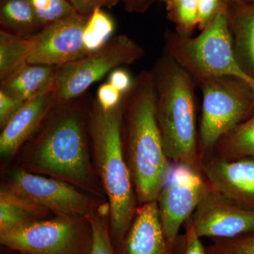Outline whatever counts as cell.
<instances>
[{"mask_svg":"<svg viewBox=\"0 0 254 254\" xmlns=\"http://www.w3.org/2000/svg\"><path fill=\"white\" fill-rule=\"evenodd\" d=\"M125 141L132 177L141 203L158 200L170 171L155 112V92L150 71L133 78L124 95Z\"/></svg>","mask_w":254,"mask_h":254,"instance_id":"6da1fadb","label":"cell"},{"mask_svg":"<svg viewBox=\"0 0 254 254\" xmlns=\"http://www.w3.org/2000/svg\"><path fill=\"white\" fill-rule=\"evenodd\" d=\"M71 101L61 103L53 110L32 145L28 165L37 173L100 194L84 123L81 114L71 106Z\"/></svg>","mask_w":254,"mask_h":254,"instance_id":"7a4b0ae2","label":"cell"},{"mask_svg":"<svg viewBox=\"0 0 254 254\" xmlns=\"http://www.w3.org/2000/svg\"><path fill=\"white\" fill-rule=\"evenodd\" d=\"M123 116V100L116 108L105 110L95 100L88 127L97 170L108 198L110 238L116 252L136 211L131 173L124 156Z\"/></svg>","mask_w":254,"mask_h":254,"instance_id":"3957f363","label":"cell"},{"mask_svg":"<svg viewBox=\"0 0 254 254\" xmlns=\"http://www.w3.org/2000/svg\"><path fill=\"white\" fill-rule=\"evenodd\" d=\"M150 72L157 121L167 156L176 163L190 165L196 157L194 81L164 52Z\"/></svg>","mask_w":254,"mask_h":254,"instance_id":"277c9868","label":"cell"},{"mask_svg":"<svg viewBox=\"0 0 254 254\" xmlns=\"http://www.w3.org/2000/svg\"><path fill=\"white\" fill-rule=\"evenodd\" d=\"M164 44V53L173 58L195 83L207 78L235 76L254 91V78L243 71L235 57L226 2L199 35L184 36L167 30Z\"/></svg>","mask_w":254,"mask_h":254,"instance_id":"5b68a950","label":"cell"},{"mask_svg":"<svg viewBox=\"0 0 254 254\" xmlns=\"http://www.w3.org/2000/svg\"><path fill=\"white\" fill-rule=\"evenodd\" d=\"M203 94L200 141L203 148L220 139L254 114V91L244 80L231 76L197 82Z\"/></svg>","mask_w":254,"mask_h":254,"instance_id":"8992f818","label":"cell"},{"mask_svg":"<svg viewBox=\"0 0 254 254\" xmlns=\"http://www.w3.org/2000/svg\"><path fill=\"white\" fill-rule=\"evenodd\" d=\"M144 56L145 50L134 40L126 35L113 37L97 51L58 67L53 90L58 103L76 100L113 70Z\"/></svg>","mask_w":254,"mask_h":254,"instance_id":"52a82bcc","label":"cell"},{"mask_svg":"<svg viewBox=\"0 0 254 254\" xmlns=\"http://www.w3.org/2000/svg\"><path fill=\"white\" fill-rule=\"evenodd\" d=\"M0 243L25 254H90L92 231L87 219L61 217L1 232Z\"/></svg>","mask_w":254,"mask_h":254,"instance_id":"ba28073f","label":"cell"},{"mask_svg":"<svg viewBox=\"0 0 254 254\" xmlns=\"http://www.w3.org/2000/svg\"><path fill=\"white\" fill-rule=\"evenodd\" d=\"M8 189L61 217L88 219L103 207L67 182L23 170L14 173Z\"/></svg>","mask_w":254,"mask_h":254,"instance_id":"9c48e42d","label":"cell"},{"mask_svg":"<svg viewBox=\"0 0 254 254\" xmlns=\"http://www.w3.org/2000/svg\"><path fill=\"white\" fill-rule=\"evenodd\" d=\"M207 191L201 177L190 165H171L157 202L164 233L173 250L182 224L197 208Z\"/></svg>","mask_w":254,"mask_h":254,"instance_id":"30bf717a","label":"cell"},{"mask_svg":"<svg viewBox=\"0 0 254 254\" xmlns=\"http://www.w3.org/2000/svg\"><path fill=\"white\" fill-rule=\"evenodd\" d=\"M88 16L76 13L42 28L32 36L27 64L60 67L86 56L83 31Z\"/></svg>","mask_w":254,"mask_h":254,"instance_id":"8fae6325","label":"cell"},{"mask_svg":"<svg viewBox=\"0 0 254 254\" xmlns=\"http://www.w3.org/2000/svg\"><path fill=\"white\" fill-rule=\"evenodd\" d=\"M193 230L199 237L231 239L254 232V210L213 190L207 191L195 208Z\"/></svg>","mask_w":254,"mask_h":254,"instance_id":"7c38bea8","label":"cell"},{"mask_svg":"<svg viewBox=\"0 0 254 254\" xmlns=\"http://www.w3.org/2000/svg\"><path fill=\"white\" fill-rule=\"evenodd\" d=\"M118 254H177L164 233L157 200L137 209Z\"/></svg>","mask_w":254,"mask_h":254,"instance_id":"4fadbf2b","label":"cell"},{"mask_svg":"<svg viewBox=\"0 0 254 254\" xmlns=\"http://www.w3.org/2000/svg\"><path fill=\"white\" fill-rule=\"evenodd\" d=\"M58 105L53 91L25 102L9 123L1 128V155L11 157L16 154Z\"/></svg>","mask_w":254,"mask_h":254,"instance_id":"5bb4252c","label":"cell"},{"mask_svg":"<svg viewBox=\"0 0 254 254\" xmlns=\"http://www.w3.org/2000/svg\"><path fill=\"white\" fill-rule=\"evenodd\" d=\"M215 191L245 208L254 210V158L216 161L205 168Z\"/></svg>","mask_w":254,"mask_h":254,"instance_id":"9a60e30c","label":"cell"},{"mask_svg":"<svg viewBox=\"0 0 254 254\" xmlns=\"http://www.w3.org/2000/svg\"><path fill=\"white\" fill-rule=\"evenodd\" d=\"M235 57L254 78V0H225Z\"/></svg>","mask_w":254,"mask_h":254,"instance_id":"2e32d148","label":"cell"},{"mask_svg":"<svg viewBox=\"0 0 254 254\" xmlns=\"http://www.w3.org/2000/svg\"><path fill=\"white\" fill-rule=\"evenodd\" d=\"M58 67L26 64L1 80L0 91L26 102L54 90Z\"/></svg>","mask_w":254,"mask_h":254,"instance_id":"e0dca14e","label":"cell"},{"mask_svg":"<svg viewBox=\"0 0 254 254\" xmlns=\"http://www.w3.org/2000/svg\"><path fill=\"white\" fill-rule=\"evenodd\" d=\"M49 210L9 189L0 193V233L43 220Z\"/></svg>","mask_w":254,"mask_h":254,"instance_id":"ac0fdd59","label":"cell"},{"mask_svg":"<svg viewBox=\"0 0 254 254\" xmlns=\"http://www.w3.org/2000/svg\"><path fill=\"white\" fill-rule=\"evenodd\" d=\"M1 29L21 37L36 34L42 26L29 0H1Z\"/></svg>","mask_w":254,"mask_h":254,"instance_id":"d6986e66","label":"cell"},{"mask_svg":"<svg viewBox=\"0 0 254 254\" xmlns=\"http://www.w3.org/2000/svg\"><path fill=\"white\" fill-rule=\"evenodd\" d=\"M33 38L0 31V78L4 79L27 64Z\"/></svg>","mask_w":254,"mask_h":254,"instance_id":"ffe728a7","label":"cell"},{"mask_svg":"<svg viewBox=\"0 0 254 254\" xmlns=\"http://www.w3.org/2000/svg\"><path fill=\"white\" fill-rule=\"evenodd\" d=\"M115 21L102 8H97L88 16L84 31L83 45L87 53L103 48L113 38Z\"/></svg>","mask_w":254,"mask_h":254,"instance_id":"44dd1931","label":"cell"},{"mask_svg":"<svg viewBox=\"0 0 254 254\" xmlns=\"http://www.w3.org/2000/svg\"><path fill=\"white\" fill-rule=\"evenodd\" d=\"M219 141L225 153L232 158H254V114Z\"/></svg>","mask_w":254,"mask_h":254,"instance_id":"7402d4cb","label":"cell"},{"mask_svg":"<svg viewBox=\"0 0 254 254\" xmlns=\"http://www.w3.org/2000/svg\"><path fill=\"white\" fill-rule=\"evenodd\" d=\"M167 3L169 19L175 24V31L190 36L198 25V0H175Z\"/></svg>","mask_w":254,"mask_h":254,"instance_id":"603a6c76","label":"cell"},{"mask_svg":"<svg viewBox=\"0 0 254 254\" xmlns=\"http://www.w3.org/2000/svg\"><path fill=\"white\" fill-rule=\"evenodd\" d=\"M92 231L90 254H118L110 235L109 207H102L98 213L87 219Z\"/></svg>","mask_w":254,"mask_h":254,"instance_id":"cb8c5ba5","label":"cell"},{"mask_svg":"<svg viewBox=\"0 0 254 254\" xmlns=\"http://www.w3.org/2000/svg\"><path fill=\"white\" fill-rule=\"evenodd\" d=\"M42 27L76 14L67 0H29Z\"/></svg>","mask_w":254,"mask_h":254,"instance_id":"d4e9b609","label":"cell"},{"mask_svg":"<svg viewBox=\"0 0 254 254\" xmlns=\"http://www.w3.org/2000/svg\"><path fill=\"white\" fill-rule=\"evenodd\" d=\"M208 254H254V232L231 239H215Z\"/></svg>","mask_w":254,"mask_h":254,"instance_id":"484cf974","label":"cell"},{"mask_svg":"<svg viewBox=\"0 0 254 254\" xmlns=\"http://www.w3.org/2000/svg\"><path fill=\"white\" fill-rule=\"evenodd\" d=\"M124 95L121 92L107 82L98 88L96 100L103 110H110L121 104Z\"/></svg>","mask_w":254,"mask_h":254,"instance_id":"4316f807","label":"cell"},{"mask_svg":"<svg viewBox=\"0 0 254 254\" xmlns=\"http://www.w3.org/2000/svg\"><path fill=\"white\" fill-rule=\"evenodd\" d=\"M225 3V0H198V28L200 31L208 26Z\"/></svg>","mask_w":254,"mask_h":254,"instance_id":"83f0119b","label":"cell"},{"mask_svg":"<svg viewBox=\"0 0 254 254\" xmlns=\"http://www.w3.org/2000/svg\"><path fill=\"white\" fill-rule=\"evenodd\" d=\"M24 103L0 91V126L1 128L9 123Z\"/></svg>","mask_w":254,"mask_h":254,"instance_id":"f1b7e54d","label":"cell"},{"mask_svg":"<svg viewBox=\"0 0 254 254\" xmlns=\"http://www.w3.org/2000/svg\"><path fill=\"white\" fill-rule=\"evenodd\" d=\"M76 12L90 15L97 8H111L121 2V0H67Z\"/></svg>","mask_w":254,"mask_h":254,"instance_id":"f546056e","label":"cell"},{"mask_svg":"<svg viewBox=\"0 0 254 254\" xmlns=\"http://www.w3.org/2000/svg\"><path fill=\"white\" fill-rule=\"evenodd\" d=\"M108 82L125 95L131 89L133 78L126 69L121 67L113 70L108 74Z\"/></svg>","mask_w":254,"mask_h":254,"instance_id":"4dcf8cb0","label":"cell"},{"mask_svg":"<svg viewBox=\"0 0 254 254\" xmlns=\"http://www.w3.org/2000/svg\"><path fill=\"white\" fill-rule=\"evenodd\" d=\"M180 254H208L190 222L187 227L185 245Z\"/></svg>","mask_w":254,"mask_h":254,"instance_id":"1f68e13d","label":"cell"},{"mask_svg":"<svg viewBox=\"0 0 254 254\" xmlns=\"http://www.w3.org/2000/svg\"><path fill=\"white\" fill-rule=\"evenodd\" d=\"M154 0H121L124 7L128 13L141 14L148 11Z\"/></svg>","mask_w":254,"mask_h":254,"instance_id":"d6a6232c","label":"cell"},{"mask_svg":"<svg viewBox=\"0 0 254 254\" xmlns=\"http://www.w3.org/2000/svg\"><path fill=\"white\" fill-rule=\"evenodd\" d=\"M165 1H166V2H170V1H175V0H165Z\"/></svg>","mask_w":254,"mask_h":254,"instance_id":"836d02e7","label":"cell"},{"mask_svg":"<svg viewBox=\"0 0 254 254\" xmlns=\"http://www.w3.org/2000/svg\"></svg>","mask_w":254,"mask_h":254,"instance_id":"e575fe53","label":"cell"},{"mask_svg":"<svg viewBox=\"0 0 254 254\" xmlns=\"http://www.w3.org/2000/svg\"><path fill=\"white\" fill-rule=\"evenodd\" d=\"M247 1H250V0H247Z\"/></svg>","mask_w":254,"mask_h":254,"instance_id":"d590c367","label":"cell"},{"mask_svg":"<svg viewBox=\"0 0 254 254\" xmlns=\"http://www.w3.org/2000/svg\"></svg>","mask_w":254,"mask_h":254,"instance_id":"8d00e7d4","label":"cell"}]
</instances>
